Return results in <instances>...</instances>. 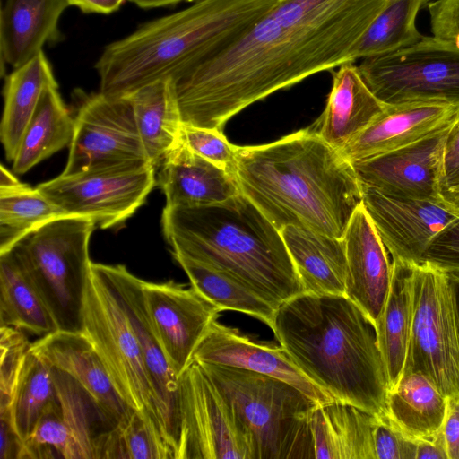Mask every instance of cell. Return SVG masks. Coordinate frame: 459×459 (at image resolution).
<instances>
[{"label":"cell","instance_id":"6da1fadb","mask_svg":"<svg viewBox=\"0 0 459 459\" xmlns=\"http://www.w3.org/2000/svg\"><path fill=\"white\" fill-rule=\"evenodd\" d=\"M385 0H280L227 47L177 80L183 124L222 131L249 105L354 63Z\"/></svg>","mask_w":459,"mask_h":459},{"label":"cell","instance_id":"7a4b0ae2","mask_svg":"<svg viewBox=\"0 0 459 459\" xmlns=\"http://www.w3.org/2000/svg\"><path fill=\"white\" fill-rule=\"evenodd\" d=\"M239 189L280 231L299 226L342 238L363 189L352 164L316 131L238 146Z\"/></svg>","mask_w":459,"mask_h":459},{"label":"cell","instance_id":"3957f363","mask_svg":"<svg viewBox=\"0 0 459 459\" xmlns=\"http://www.w3.org/2000/svg\"><path fill=\"white\" fill-rule=\"evenodd\" d=\"M272 331L298 368L334 400L385 412L390 385L376 328L346 295L299 294L278 307Z\"/></svg>","mask_w":459,"mask_h":459},{"label":"cell","instance_id":"277c9868","mask_svg":"<svg viewBox=\"0 0 459 459\" xmlns=\"http://www.w3.org/2000/svg\"><path fill=\"white\" fill-rule=\"evenodd\" d=\"M280 0H197L107 45L95 64L100 91L126 97L155 81H174L242 34Z\"/></svg>","mask_w":459,"mask_h":459},{"label":"cell","instance_id":"5b68a950","mask_svg":"<svg viewBox=\"0 0 459 459\" xmlns=\"http://www.w3.org/2000/svg\"><path fill=\"white\" fill-rule=\"evenodd\" d=\"M164 237L179 254L218 268L275 309L304 292L281 231L242 193L202 206H165Z\"/></svg>","mask_w":459,"mask_h":459},{"label":"cell","instance_id":"8992f818","mask_svg":"<svg viewBox=\"0 0 459 459\" xmlns=\"http://www.w3.org/2000/svg\"><path fill=\"white\" fill-rule=\"evenodd\" d=\"M198 363L247 429L255 459L315 458L310 419L318 403L281 379L229 366Z\"/></svg>","mask_w":459,"mask_h":459},{"label":"cell","instance_id":"52a82bcc","mask_svg":"<svg viewBox=\"0 0 459 459\" xmlns=\"http://www.w3.org/2000/svg\"><path fill=\"white\" fill-rule=\"evenodd\" d=\"M95 227L89 217L61 216L30 231L11 248L59 331L82 332V307L92 263L89 243Z\"/></svg>","mask_w":459,"mask_h":459},{"label":"cell","instance_id":"ba28073f","mask_svg":"<svg viewBox=\"0 0 459 459\" xmlns=\"http://www.w3.org/2000/svg\"><path fill=\"white\" fill-rule=\"evenodd\" d=\"M82 333L93 344L120 396L132 409L140 411L166 440L140 343L108 264L91 263L82 307Z\"/></svg>","mask_w":459,"mask_h":459},{"label":"cell","instance_id":"9c48e42d","mask_svg":"<svg viewBox=\"0 0 459 459\" xmlns=\"http://www.w3.org/2000/svg\"><path fill=\"white\" fill-rule=\"evenodd\" d=\"M411 372L429 377L446 396L459 394V326L453 292L447 273L427 263L413 265L412 322L403 374Z\"/></svg>","mask_w":459,"mask_h":459},{"label":"cell","instance_id":"30bf717a","mask_svg":"<svg viewBox=\"0 0 459 459\" xmlns=\"http://www.w3.org/2000/svg\"><path fill=\"white\" fill-rule=\"evenodd\" d=\"M358 66L370 91L385 105L459 106V48L451 42L423 36L408 48L362 59Z\"/></svg>","mask_w":459,"mask_h":459},{"label":"cell","instance_id":"8fae6325","mask_svg":"<svg viewBox=\"0 0 459 459\" xmlns=\"http://www.w3.org/2000/svg\"><path fill=\"white\" fill-rule=\"evenodd\" d=\"M178 380L180 438L177 459H255L247 429L201 365L192 361Z\"/></svg>","mask_w":459,"mask_h":459},{"label":"cell","instance_id":"7c38bea8","mask_svg":"<svg viewBox=\"0 0 459 459\" xmlns=\"http://www.w3.org/2000/svg\"><path fill=\"white\" fill-rule=\"evenodd\" d=\"M148 160L60 174L38 189L65 215L92 219L101 229L122 224L143 204L156 184Z\"/></svg>","mask_w":459,"mask_h":459},{"label":"cell","instance_id":"4fadbf2b","mask_svg":"<svg viewBox=\"0 0 459 459\" xmlns=\"http://www.w3.org/2000/svg\"><path fill=\"white\" fill-rule=\"evenodd\" d=\"M68 147L67 163L61 173L65 176L148 160L129 99L100 91L82 102Z\"/></svg>","mask_w":459,"mask_h":459},{"label":"cell","instance_id":"5bb4252c","mask_svg":"<svg viewBox=\"0 0 459 459\" xmlns=\"http://www.w3.org/2000/svg\"><path fill=\"white\" fill-rule=\"evenodd\" d=\"M53 370L57 402L23 441V458L95 459L100 436L112 426L76 381L58 369Z\"/></svg>","mask_w":459,"mask_h":459},{"label":"cell","instance_id":"9a60e30c","mask_svg":"<svg viewBox=\"0 0 459 459\" xmlns=\"http://www.w3.org/2000/svg\"><path fill=\"white\" fill-rule=\"evenodd\" d=\"M142 291L153 333L179 377L221 311L192 286L185 288L173 281L155 283L143 280Z\"/></svg>","mask_w":459,"mask_h":459},{"label":"cell","instance_id":"2e32d148","mask_svg":"<svg viewBox=\"0 0 459 459\" xmlns=\"http://www.w3.org/2000/svg\"><path fill=\"white\" fill-rule=\"evenodd\" d=\"M362 204L393 261L419 264L433 239L459 219L445 202L391 196L362 187Z\"/></svg>","mask_w":459,"mask_h":459},{"label":"cell","instance_id":"e0dca14e","mask_svg":"<svg viewBox=\"0 0 459 459\" xmlns=\"http://www.w3.org/2000/svg\"><path fill=\"white\" fill-rule=\"evenodd\" d=\"M452 123L411 144L351 163L361 186L391 196L446 203L441 189L443 155Z\"/></svg>","mask_w":459,"mask_h":459},{"label":"cell","instance_id":"ac0fdd59","mask_svg":"<svg viewBox=\"0 0 459 459\" xmlns=\"http://www.w3.org/2000/svg\"><path fill=\"white\" fill-rule=\"evenodd\" d=\"M108 267L139 341L160 423L177 459L180 438L179 377L170 366L150 325L143 303V280L123 264H108Z\"/></svg>","mask_w":459,"mask_h":459},{"label":"cell","instance_id":"d6986e66","mask_svg":"<svg viewBox=\"0 0 459 459\" xmlns=\"http://www.w3.org/2000/svg\"><path fill=\"white\" fill-rule=\"evenodd\" d=\"M192 361L247 369L281 379L318 404L334 400L298 368L281 345L253 341L217 319L209 325Z\"/></svg>","mask_w":459,"mask_h":459},{"label":"cell","instance_id":"ffe728a7","mask_svg":"<svg viewBox=\"0 0 459 459\" xmlns=\"http://www.w3.org/2000/svg\"><path fill=\"white\" fill-rule=\"evenodd\" d=\"M342 238L347 261L345 295L376 328L390 290L393 264L362 203L352 214Z\"/></svg>","mask_w":459,"mask_h":459},{"label":"cell","instance_id":"44dd1931","mask_svg":"<svg viewBox=\"0 0 459 459\" xmlns=\"http://www.w3.org/2000/svg\"><path fill=\"white\" fill-rule=\"evenodd\" d=\"M30 351L76 381L112 427L135 411L120 396L96 349L83 333L57 330L33 342Z\"/></svg>","mask_w":459,"mask_h":459},{"label":"cell","instance_id":"7402d4cb","mask_svg":"<svg viewBox=\"0 0 459 459\" xmlns=\"http://www.w3.org/2000/svg\"><path fill=\"white\" fill-rule=\"evenodd\" d=\"M458 107L443 102L387 105L341 153L353 163L402 148L450 125Z\"/></svg>","mask_w":459,"mask_h":459},{"label":"cell","instance_id":"603a6c76","mask_svg":"<svg viewBox=\"0 0 459 459\" xmlns=\"http://www.w3.org/2000/svg\"><path fill=\"white\" fill-rule=\"evenodd\" d=\"M67 0H5L0 14L2 74L22 65L45 45L60 41L59 20Z\"/></svg>","mask_w":459,"mask_h":459},{"label":"cell","instance_id":"cb8c5ba5","mask_svg":"<svg viewBox=\"0 0 459 459\" xmlns=\"http://www.w3.org/2000/svg\"><path fill=\"white\" fill-rule=\"evenodd\" d=\"M166 205L202 206L241 193L234 175L190 151L182 142L158 165Z\"/></svg>","mask_w":459,"mask_h":459},{"label":"cell","instance_id":"d4e9b609","mask_svg":"<svg viewBox=\"0 0 459 459\" xmlns=\"http://www.w3.org/2000/svg\"><path fill=\"white\" fill-rule=\"evenodd\" d=\"M386 108L370 91L359 66L345 63L333 75L328 100L316 132L341 152Z\"/></svg>","mask_w":459,"mask_h":459},{"label":"cell","instance_id":"484cf974","mask_svg":"<svg viewBox=\"0 0 459 459\" xmlns=\"http://www.w3.org/2000/svg\"><path fill=\"white\" fill-rule=\"evenodd\" d=\"M281 233L304 292L345 295L347 261L343 238L299 226H286Z\"/></svg>","mask_w":459,"mask_h":459},{"label":"cell","instance_id":"4316f807","mask_svg":"<svg viewBox=\"0 0 459 459\" xmlns=\"http://www.w3.org/2000/svg\"><path fill=\"white\" fill-rule=\"evenodd\" d=\"M376 414L333 400L312 411L316 459H376L373 431Z\"/></svg>","mask_w":459,"mask_h":459},{"label":"cell","instance_id":"83f0119b","mask_svg":"<svg viewBox=\"0 0 459 459\" xmlns=\"http://www.w3.org/2000/svg\"><path fill=\"white\" fill-rule=\"evenodd\" d=\"M126 98L148 160L156 168L181 141V113L172 78L146 84Z\"/></svg>","mask_w":459,"mask_h":459},{"label":"cell","instance_id":"f1b7e54d","mask_svg":"<svg viewBox=\"0 0 459 459\" xmlns=\"http://www.w3.org/2000/svg\"><path fill=\"white\" fill-rule=\"evenodd\" d=\"M447 396L420 372L403 374L389 389L385 413L407 437L420 440L443 429Z\"/></svg>","mask_w":459,"mask_h":459},{"label":"cell","instance_id":"f546056e","mask_svg":"<svg viewBox=\"0 0 459 459\" xmlns=\"http://www.w3.org/2000/svg\"><path fill=\"white\" fill-rule=\"evenodd\" d=\"M53 84H57V82L44 51L6 74L0 138L9 161L14 158L23 132L42 93Z\"/></svg>","mask_w":459,"mask_h":459},{"label":"cell","instance_id":"4dcf8cb0","mask_svg":"<svg viewBox=\"0 0 459 459\" xmlns=\"http://www.w3.org/2000/svg\"><path fill=\"white\" fill-rule=\"evenodd\" d=\"M391 286L376 326L377 341L393 387L403 374L412 322L413 265L393 261ZM389 388V389H390Z\"/></svg>","mask_w":459,"mask_h":459},{"label":"cell","instance_id":"1f68e13d","mask_svg":"<svg viewBox=\"0 0 459 459\" xmlns=\"http://www.w3.org/2000/svg\"><path fill=\"white\" fill-rule=\"evenodd\" d=\"M0 324L40 337L58 330L13 249L0 253Z\"/></svg>","mask_w":459,"mask_h":459},{"label":"cell","instance_id":"d6a6232c","mask_svg":"<svg viewBox=\"0 0 459 459\" xmlns=\"http://www.w3.org/2000/svg\"><path fill=\"white\" fill-rule=\"evenodd\" d=\"M74 131L73 118L58 91V84L46 88L28 123L14 158L13 169L23 174L65 146H69Z\"/></svg>","mask_w":459,"mask_h":459},{"label":"cell","instance_id":"836d02e7","mask_svg":"<svg viewBox=\"0 0 459 459\" xmlns=\"http://www.w3.org/2000/svg\"><path fill=\"white\" fill-rule=\"evenodd\" d=\"M172 255L186 273L191 286L221 311L244 313L264 322L272 330L276 309L256 292L218 268L179 254Z\"/></svg>","mask_w":459,"mask_h":459},{"label":"cell","instance_id":"e575fe53","mask_svg":"<svg viewBox=\"0 0 459 459\" xmlns=\"http://www.w3.org/2000/svg\"><path fill=\"white\" fill-rule=\"evenodd\" d=\"M58 399L54 370L43 359L28 351L10 406L13 429L24 441L42 415Z\"/></svg>","mask_w":459,"mask_h":459},{"label":"cell","instance_id":"d590c367","mask_svg":"<svg viewBox=\"0 0 459 459\" xmlns=\"http://www.w3.org/2000/svg\"><path fill=\"white\" fill-rule=\"evenodd\" d=\"M429 0H390L361 36L356 58L383 56L419 42L417 15Z\"/></svg>","mask_w":459,"mask_h":459},{"label":"cell","instance_id":"8d00e7d4","mask_svg":"<svg viewBox=\"0 0 459 459\" xmlns=\"http://www.w3.org/2000/svg\"><path fill=\"white\" fill-rule=\"evenodd\" d=\"M65 215L38 187L23 184L0 190V253L39 226Z\"/></svg>","mask_w":459,"mask_h":459},{"label":"cell","instance_id":"74e56055","mask_svg":"<svg viewBox=\"0 0 459 459\" xmlns=\"http://www.w3.org/2000/svg\"><path fill=\"white\" fill-rule=\"evenodd\" d=\"M175 459L163 436L138 411L105 431L95 450V459Z\"/></svg>","mask_w":459,"mask_h":459},{"label":"cell","instance_id":"f35d334b","mask_svg":"<svg viewBox=\"0 0 459 459\" xmlns=\"http://www.w3.org/2000/svg\"><path fill=\"white\" fill-rule=\"evenodd\" d=\"M30 345L25 332L0 327V416L10 417L14 389Z\"/></svg>","mask_w":459,"mask_h":459},{"label":"cell","instance_id":"ab89813d","mask_svg":"<svg viewBox=\"0 0 459 459\" xmlns=\"http://www.w3.org/2000/svg\"><path fill=\"white\" fill-rule=\"evenodd\" d=\"M182 143L193 152L234 175L238 146L219 129L183 124Z\"/></svg>","mask_w":459,"mask_h":459},{"label":"cell","instance_id":"60d3db41","mask_svg":"<svg viewBox=\"0 0 459 459\" xmlns=\"http://www.w3.org/2000/svg\"><path fill=\"white\" fill-rule=\"evenodd\" d=\"M373 439L376 459H416V441L399 430L385 412L376 415Z\"/></svg>","mask_w":459,"mask_h":459},{"label":"cell","instance_id":"b9f144b4","mask_svg":"<svg viewBox=\"0 0 459 459\" xmlns=\"http://www.w3.org/2000/svg\"><path fill=\"white\" fill-rule=\"evenodd\" d=\"M421 263H427L446 273H459V219L433 239Z\"/></svg>","mask_w":459,"mask_h":459},{"label":"cell","instance_id":"7bdbcfd3","mask_svg":"<svg viewBox=\"0 0 459 459\" xmlns=\"http://www.w3.org/2000/svg\"><path fill=\"white\" fill-rule=\"evenodd\" d=\"M441 189L444 200L459 207V107L445 143Z\"/></svg>","mask_w":459,"mask_h":459},{"label":"cell","instance_id":"ee69618b","mask_svg":"<svg viewBox=\"0 0 459 459\" xmlns=\"http://www.w3.org/2000/svg\"><path fill=\"white\" fill-rule=\"evenodd\" d=\"M427 7L433 37L459 48V0H435Z\"/></svg>","mask_w":459,"mask_h":459},{"label":"cell","instance_id":"f6af8a7d","mask_svg":"<svg viewBox=\"0 0 459 459\" xmlns=\"http://www.w3.org/2000/svg\"><path fill=\"white\" fill-rule=\"evenodd\" d=\"M443 432L448 459H459V394L447 396V410Z\"/></svg>","mask_w":459,"mask_h":459},{"label":"cell","instance_id":"bcb514c9","mask_svg":"<svg viewBox=\"0 0 459 459\" xmlns=\"http://www.w3.org/2000/svg\"><path fill=\"white\" fill-rule=\"evenodd\" d=\"M0 459H22L23 441L13 427L11 420L0 417Z\"/></svg>","mask_w":459,"mask_h":459},{"label":"cell","instance_id":"7dc6e473","mask_svg":"<svg viewBox=\"0 0 459 459\" xmlns=\"http://www.w3.org/2000/svg\"><path fill=\"white\" fill-rule=\"evenodd\" d=\"M416 459H448L443 429L431 437L416 441Z\"/></svg>","mask_w":459,"mask_h":459},{"label":"cell","instance_id":"c3c4849f","mask_svg":"<svg viewBox=\"0 0 459 459\" xmlns=\"http://www.w3.org/2000/svg\"><path fill=\"white\" fill-rule=\"evenodd\" d=\"M127 0H67L69 5L79 8L85 13L109 14Z\"/></svg>","mask_w":459,"mask_h":459},{"label":"cell","instance_id":"681fc988","mask_svg":"<svg viewBox=\"0 0 459 459\" xmlns=\"http://www.w3.org/2000/svg\"><path fill=\"white\" fill-rule=\"evenodd\" d=\"M16 177L10 172L4 166L0 169V190H9L22 186Z\"/></svg>","mask_w":459,"mask_h":459},{"label":"cell","instance_id":"f907efd6","mask_svg":"<svg viewBox=\"0 0 459 459\" xmlns=\"http://www.w3.org/2000/svg\"><path fill=\"white\" fill-rule=\"evenodd\" d=\"M143 9L159 8L177 4L185 0H127Z\"/></svg>","mask_w":459,"mask_h":459},{"label":"cell","instance_id":"816d5d0a","mask_svg":"<svg viewBox=\"0 0 459 459\" xmlns=\"http://www.w3.org/2000/svg\"><path fill=\"white\" fill-rule=\"evenodd\" d=\"M447 277L453 292L456 317L459 326V273H447Z\"/></svg>","mask_w":459,"mask_h":459},{"label":"cell","instance_id":"f5cc1de1","mask_svg":"<svg viewBox=\"0 0 459 459\" xmlns=\"http://www.w3.org/2000/svg\"><path fill=\"white\" fill-rule=\"evenodd\" d=\"M385 1H390V0H385Z\"/></svg>","mask_w":459,"mask_h":459}]
</instances>
